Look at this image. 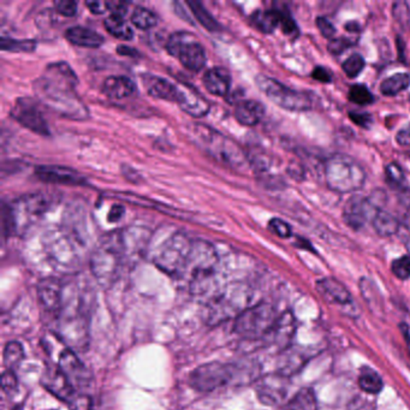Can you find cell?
<instances>
[{"mask_svg": "<svg viewBox=\"0 0 410 410\" xmlns=\"http://www.w3.org/2000/svg\"><path fill=\"white\" fill-rule=\"evenodd\" d=\"M36 175L38 179L54 184H84L86 179L77 171L70 167L57 165H43L36 167Z\"/></svg>", "mask_w": 410, "mask_h": 410, "instance_id": "16", "label": "cell"}, {"mask_svg": "<svg viewBox=\"0 0 410 410\" xmlns=\"http://www.w3.org/2000/svg\"><path fill=\"white\" fill-rule=\"evenodd\" d=\"M187 4L201 26H205L208 31H219V28H220L219 23L214 20L213 16L208 13V10L206 9L204 5L199 1H188Z\"/></svg>", "mask_w": 410, "mask_h": 410, "instance_id": "32", "label": "cell"}, {"mask_svg": "<svg viewBox=\"0 0 410 410\" xmlns=\"http://www.w3.org/2000/svg\"><path fill=\"white\" fill-rule=\"evenodd\" d=\"M195 134L201 144H204L214 157L218 158L222 162H230V164L241 162L238 149L223 135L204 126L197 127Z\"/></svg>", "mask_w": 410, "mask_h": 410, "instance_id": "12", "label": "cell"}, {"mask_svg": "<svg viewBox=\"0 0 410 410\" xmlns=\"http://www.w3.org/2000/svg\"><path fill=\"white\" fill-rule=\"evenodd\" d=\"M268 227H270L271 231L280 238H289L290 236L293 235L290 225L280 218L271 219Z\"/></svg>", "mask_w": 410, "mask_h": 410, "instance_id": "41", "label": "cell"}, {"mask_svg": "<svg viewBox=\"0 0 410 410\" xmlns=\"http://www.w3.org/2000/svg\"><path fill=\"white\" fill-rule=\"evenodd\" d=\"M24 358V349L20 342L13 340L5 345L4 353H3V360H4L5 366L8 370H11L17 367L20 363H22Z\"/></svg>", "mask_w": 410, "mask_h": 410, "instance_id": "34", "label": "cell"}, {"mask_svg": "<svg viewBox=\"0 0 410 410\" xmlns=\"http://www.w3.org/2000/svg\"><path fill=\"white\" fill-rule=\"evenodd\" d=\"M38 295L41 305L50 313H59L63 308V288L56 278H46L38 285Z\"/></svg>", "mask_w": 410, "mask_h": 410, "instance_id": "17", "label": "cell"}, {"mask_svg": "<svg viewBox=\"0 0 410 410\" xmlns=\"http://www.w3.org/2000/svg\"><path fill=\"white\" fill-rule=\"evenodd\" d=\"M118 53L123 54V56H135L136 51L134 48L128 47V46H119L118 47Z\"/></svg>", "mask_w": 410, "mask_h": 410, "instance_id": "56", "label": "cell"}, {"mask_svg": "<svg viewBox=\"0 0 410 410\" xmlns=\"http://www.w3.org/2000/svg\"><path fill=\"white\" fill-rule=\"evenodd\" d=\"M190 385L200 393H211L227 385H245L242 363H207L195 368L189 378Z\"/></svg>", "mask_w": 410, "mask_h": 410, "instance_id": "3", "label": "cell"}, {"mask_svg": "<svg viewBox=\"0 0 410 410\" xmlns=\"http://www.w3.org/2000/svg\"><path fill=\"white\" fill-rule=\"evenodd\" d=\"M102 91L111 99L121 100L135 92V83L127 76H109L104 81Z\"/></svg>", "mask_w": 410, "mask_h": 410, "instance_id": "25", "label": "cell"}, {"mask_svg": "<svg viewBox=\"0 0 410 410\" xmlns=\"http://www.w3.org/2000/svg\"><path fill=\"white\" fill-rule=\"evenodd\" d=\"M295 328H296L295 318L291 313L287 312V313L280 315L275 323V328H272V331L267 337H270V342H272V344L285 349L295 335Z\"/></svg>", "mask_w": 410, "mask_h": 410, "instance_id": "21", "label": "cell"}, {"mask_svg": "<svg viewBox=\"0 0 410 410\" xmlns=\"http://www.w3.org/2000/svg\"><path fill=\"white\" fill-rule=\"evenodd\" d=\"M58 368L66 375V379L70 381L76 391L79 388H86L92 381V375L83 365L82 361L77 358V355L70 349L61 351L58 361Z\"/></svg>", "mask_w": 410, "mask_h": 410, "instance_id": "14", "label": "cell"}, {"mask_svg": "<svg viewBox=\"0 0 410 410\" xmlns=\"http://www.w3.org/2000/svg\"><path fill=\"white\" fill-rule=\"evenodd\" d=\"M320 296L333 305H349L353 301L348 289L335 278H323L317 283Z\"/></svg>", "mask_w": 410, "mask_h": 410, "instance_id": "19", "label": "cell"}, {"mask_svg": "<svg viewBox=\"0 0 410 410\" xmlns=\"http://www.w3.org/2000/svg\"><path fill=\"white\" fill-rule=\"evenodd\" d=\"M142 82L146 86L149 94H151L153 98L166 101H175V102L177 101L179 87L170 81L158 76L146 75L142 76Z\"/></svg>", "mask_w": 410, "mask_h": 410, "instance_id": "20", "label": "cell"}, {"mask_svg": "<svg viewBox=\"0 0 410 410\" xmlns=\"http://www.w3.org/2000/svg\"><path fill=\"white\" fill-rule=\"evenodd\" d=\"M255 82L258 84L259 89L270 99L275 105L282 109L295 112H302L313 109V99L307 93L298 92L295 89L284 86L277 79L258 75Z\"/></svg>", "mask_w": 410, "mask_h": 410, "instance_id": "6", "label": "cell"}, {"mask_svg": "<svg viewBox=\"0 0 410 410\" xmlns=\"http://www.w3.org/2000/svg\"><path fill=\"white\" fill-rule=\"evenodd\" d=\"M349 117L358 127L367 128L372 122V117L367 114H358V112H350Z\"/></svg>", "mask_w": 410, "mask_h": 410, "instance_id": "49", "label": "cell"}, {"mask_svg": "<svg viewBox=\"0 0 410 410\" xmlns=\"http://www.w3.org/2000/svg\"><path fill=\"white\" fill-rule=\"evenodd\" d=\"M104 26L106 31L117 39L131 40L134 36V31L131 29V26L126 22V20L122 16L111 13L109 17L106 18Z\"/></svg>", "mask_w": 410, "mask_h": 410, "instance_id": "29", "label": "cell"}, {"mask_svg": "<svg viewBox=\"0 0 410 410\" xmlns=\"http://www.w3.org/2000/svg\"><path fill=\"white\" fill-rule=\"evenodd\" d=\"M358 386L361 388L363 393L370 395H377L383 390V379L372 368H363L360 377H358Z\"/></svg>", "mask_w": 410, "mask_h": 410, "instance_id": "31", "label": "cell"}, {"mask_svg": "<svg viewBox=\"0 0 410 410\" xmlns=\"http://www.w3.org/2000/svg\"><path fill=\"white\" fill-rule=\"evenodd\" d=\"M349 100L356 105H370L373 101V94L363 84H354L349 89Z\"/></svg>", "mask_w": 410, "mask_h": 410, "instance_id": "36", "label": "cell"}, {"mask_svg": "<svg viewBox=\"0 0 410 410\" xmlns=\"http://www.w3.org/2000/svg\"><path fill=\"white\" fill-rule=\"evenodd\" d=\"M41 383L53 396L59 398L61 401L66 402L68 404L79 393H76L74 386L66 379V375L61 373L59 368H47L43 375Z\"/></svg>", "mask_w": 410, "mask_h": 410, "instance_id": "15", "label": "cell"}, {"mask_svg": "<svg viewBox=\"0 0 410 410\" xmlns=\"http://www.w3.org/2000/svg\"><path fill=\"white\" fill-rule=\"evenodd\" d=\"M317 26H318L319 31L323 34L324 38L332 40L333 36H336V28L328 21L326 17H318L317 20Z\"/></svg>", "mask_w": 410, "mask_h": 410, "instance_id": "46", "label": "cell"}, {"mask_svg": "<svg viewBox=\"0 0 410 410\" xmlns=\"http://www.w3.org/2000/svg\"><path fill=\"white\" fill-rule=\"evenodd\" d=\"M312 77L317 79L319 82L328 83L331 82L332 76L325 68L323 66H317L313 73H312Z\"/></svg>", "mask_w": 410, "mask_h": 410, "instance_id": "50", "label": "cell"}, {"mask_svg": "<svg viewBox=\"0 0 410 410\" xmlns=\"http://www.w3.org/2000/svg\"><path fill=\"white\" fill-rule=\"evenodd\" d=\"M372 225L374 227L375 232L381 237H390L397 234L400 229V222L393 214L379 211L375 214L374 218L372 220Z\"/></svg>", "mask_w": 410, "mask_h": 410, "instance_id": "27", "label": "cell"}, {"mask_svg": "<svg viewBox=\"0 0 410 410\" xmlns=\"http://www.w3.org/2000/svg\"><path fill=\"white\" fill-rule=\"evenodd\" d=\"M13 410H23L21 407H15Z\"/></svg>", "mask_w": 410, "mask_h": 410, "instance_id": "58", "label": "cell"}, {"mask_svg": "<svg viewBox=\"0 0 410 410\" xmlns=\"http://www.w3.org/2000/svg\"><path fill=\"white\" fill-rule=\"evenodd\" d=\"M391 271L400 280H408L410 277V257L396 259L391 265Z\"/></svg>", "mask_w": 410, "mask_h": 410, "instance_id": "40", "label": "cell"}, {"mask_svg": "<svg viewBox=\"0 0 410 410\" xmlns=\"http://www.w3.org/2000/svg\"><path fill=\"white\" fill-rule=\"evenodd\" d=\"M11 117L21 126L43 136L51 135L47 122L39 106L29 98H20L11 109Z\"/></svg>", "mask_w": 410, "mask_h": 410, "instance_id": "11", "label": "cell"}, {"mask_svg": "<svg viewBox=\"0 0 410 410\" xmlns=\"http://www.w3.org/2000/svg\"><path fill=\"white\" fill-rule=\"evenodd\" d=\"M400 200H401L402 205L406 206L407 208L410 210V188L402 192Z\"/></svg>", "mask_w": 410, "mask_h": 410, "instance_id": "55", "label": "cell"}, {"mask_svg": "<svg viewBox=\"0 0 410 410\" xmlns=\"http://www.w3.org/2000/svg\"><path fill=\"white\" fill-rule=\"evenodd\" d=\"M354 43L348 38H338V39L330 40L328 43V51L333 54H340L345 52L348 48L353 46Z\"/></svg>", "mask_w": 410, "mask_h": 410, "instance_id": "44", "label": "cell"}, {"mask_svg": "<svg viewBox=\"0 0 410 410\" xmlns=\"http://www.w3.org/2000/svg\"><path fill=\"white\" fill-rule=\"evenodd\" d=\"M347 410H374V407L371 402L358 398L356 401H354Z\"/></svg>", "mask_w": 410, "mask_h": 410, "instance_id": "51", "label": "cell"}, {"mask_svg": "<svg viewBox=\"0 0 410 410\" xmlns=\"http://www.w3.org/2000/svg\"><path fill=\"white\" fill-rule=\"evenodd\" d=\"M215 265L217 257L210 245L204 242L192 243V253L184 275H188L190 291L194 295L205 296L211 291L217 294L214 290Z\"/></svg>", "mask_w": 410, "mask_h": 410, "instance_id": "2", "label": "cell"}, {"mask_svg": "<svg viewBox=\"0 0 410 410\" xmlns=\"http://www.w3.org/2000/svg\"><path fill=\"white\" fill-rule=\"evenodd\" d=\"M128 5L122 1H106V8L109 10L114 15L118 16H124L127 13Z\"/></svg>", "mask_w": 410, "mask_h": 410, "instance_id": "48", "label": "cell"}, {"mask_svg": "<svg viewBox=\"0 0 410 410\" xmlns=\"http://www.w3.org/2000/svg\"><path fill=\"white\" fill-rule=\"evenodd\" d=\"M384 194L381 192L380 197ZM380 197L375 199V195L372 197H363L355 194L347 201L343 212V218L345 223L348 224L354 230H360L365 227L368 222L373 220L375 214L380 211Z\"/></svg>", "mask_w": 410, "mask_h": 410, "instance_id": "10", "label": "cell"}, {"mask_svg": "<svg viewBox=\"0 0 410 410\" xmlns=\"http://www.w3.org/2000/svg\"><path fill=\"white\" fill-rule=\"evenodd\" d=\"M54 6L58 13L66 17H73L77 13V3L73 0H59L54 3Z\"/></svg>", "mask_w": 410, "mask_h": 410, "instance_id": "43", "label": "cell"}, {"mask_svg": "<svg viewBox=\"0 0 410 410\" xmlns=\"http://www.w3.org/2000/svg\"><path fill=\"white\" fill-rule=\"evenodd\" d=\"M393 15L396 22L406 29L410 23V8L406 1H397L393 4Z\"/></svg>", "mask_w": 410, "mask_h": 410, "instance_id": "38", "label": "cell"}, {"mask_svg": "<svg viewBox=\"0 0 410 410\" xmlns=\"http://www.w3.org/2000/svg\"><path fill=\"white\" fill-rule=\"evenodd\" d=\"M166 50L171 56L179 58L188 70L197 73L206 66L207 56L205 48L200 43H197V38L190 33H174L166 43Z\"/></svg>", "mask_w": 410, "mask_h": 410, "instance_id": "7", "label": "cell"}, {"mask_svg": "<svg viewBox=\"0 0 410 410\" xmlns=\"http://www.w3.org/2000/svg\"><path fill=\"white\" fill-rule=\"evenodd\" d=\"M69 407L71 410H91L92 409V398L87 395L77 393L74 400L69 403Z\"/></svg>", "mask_w": 410, "mask_h": 410, "instance_id": "45", "label": "cell"}, {"mask_svg": "<svg viewBox=\"0 0 410 410\" xmlns=\"http://www.w3.org/2000/svg\"><path fill=\"white\" fill-rule=\"evenodd\" d=\"M1 48L10 52H31L36 47L34 40H15L11 38H1Z\"/></svg>", "mask_w": 410, "mask_h": 410, "instance_id": "35", "label": "cell"}, {"mask_svg": "<svg viewBox=\"0 0 410 410\" xmlns=\"http://www.w3.org/2000/svg\"><path fill=\"white\" fill-rule=\"evenodd\" d=\"M86 6H87L88 9L91 10L93 13H98V15L105 13V10L107 9V8H106V3H100V1H87V3H86Z\"/></svg>", "mask_w": 410, "mask_h": 410, "instance_id": "54", "label": "cell"}, {"mask_svg": "<svg viewBox=\"0 0 410 410\" xmlns=\"http://www.w3.org/2000/svg\"><path fill=\"white\" fill-rule=\"evenodd\" d=\"M396 140L401 146H410V127L404 128L401 131H398Z\"/></svg>", "mask_w": 410, "mask_h": 410, "instance_id": "53", "label": "cell"}, {"mask_svg": "<svg viewBox=\"0 0 410 410\" xmlns=\"http://www.w3.org/2000/svg\"><path fill=\"white\" fill-rule=\"evenodd\" d=\"M325 179L333 192L348 194L358 192L363 187L366 172L353 158L336 154L325 164Z\"/></svg>", "mask_w": 410, "mask_h": 410, "instance_id": "4", "label": "cell"}, {"mask_svg": "<svg viewBox=\"0 0 410 410\" xmlns=\"http://www.w3.org/2000/svg\"><path fill=\"white\" fill-rule=\"evenodd\" d=\"M282 410H318V402L312 388H301Z\"/></svg>", "mask_w": 410, "mask_h": 410, "instance_id": "26", "label": "cell"}, {"mask_svg": "<svg viewBox=\"0 0 410 410\" xmlns=\"http://www.w3.org/2000/svg\"><path fill=\"white\" fill-rule=\"evenodd\" d=\"M204 84L213 96H227L231 87V76L223 68H213L204 75Z\"/></svg>", "mask_w": 410, "mask_h": 410, "instance_id": "22", "label": "cell"}, {"mask_svg": "<svg viewBox=\"0 0 410 410\" xmlns=\"http://www.w3.org/2000/svg\"><path fill=\"white\" fill-rule=\"evenodd\" d=\"M131 23L142 31L151 29L158 24V16L147 8L137 6L131 15Z\"/></svg>", "mask_w": 410, "mask_h": 410, "instance_id": "33", "label": "cell"}, {"mask_svg": "<svg viewBox=\"0 0 410 410\" xmlns=\"http://www.w3.org/2000/svg\"><path fill=\"white\" fill-rule=\"evenodd\" d=\"M280 317L270 303H258L245 308L235 320L234 330L238 336L248 340L266 338Z\"/></svg>", "mask_w": 410, "mask_h": 410, "instance_id": "5", "label": "cell"}, {"mask_svg": "<svg viewBox=\"0 0 410 410\" xmlns=\"http://www.w3.org/2000/svg\"><path fill=\"white\" fill-rule=\"evenodd\" d=\"M66 38L71 44L79 47L98 48L104 44V36L98 31H92L86 26H71L66 31Z\"/></svg>", "mask_w": 410, "mask_h": 410, "instance_id": "24", "label": "cell"}, {"mask_svg": "<svg viewBox=\"0 0 410 410\" xmlns=\"http://www.w3.org/2000/svg\"><path fill=\"white\" fill-rule=\"evenodd\" d=\"M289 388L288 375L282 372L267 374L257 380L259 401L266 406H277L287 397Z\"/></svg>", "mask_w": 410, "mask_h": 410, "instance_id": "13", "label": "cell"}, {"mask_svg": "<svg viewBox=\"0 0 410 410\" xmlns=\"http://www.w3.org/2000/svg\"><path fill=\"white\" fill-rule=\"evenodd\" d=\"M385 174H386V179H388V183L393 184L395 187H400L406 179V176H404V172L402 170L401 166L397 165L396 162L388 164L386 169H385Z\"/></svg>", "mask_w": 410, "mask_h": 410, "instance_id": "39", "label": "cell"}, {"mask_svg": "<svg viewBox=\"0 0 410 410\" xmlns=\"http://www.w3.org/2000/svg\"><path fill=\"white\" fill-rule=\"evenodd\" d=\"M365 64H366V63H365V58H363L361 54L355 53V54L350 56L348 59H345V61H343L342 68H343V70H344V73L348 77H350V79H355V77H358V75L363 73Z\"/></svg>", "mask_w": 410, "mask_h": 410, "instance_id": "37", "label": "cell"}, {"mask_svg": "<svg viewBox=\"0 0 410 410\" xmlns=\"http://www.w3.org/2000/svg\"><path fill=\"white\" fill-rule=\"evenodd\" d=\"M1 388L8 395L16 393L18 388V379L16 374L11 370L5 371L1 375Z\"/></svg>", "mask_w": 410, "mask_h": 410, "instance_id": "42", "label": "cell"}, {"mask_svg": "<svg viewBox=\"0 0 410 410\" xmlns=\"http://www.w3.org/2000/svg\"><path fill=\"white\" fill-rule=\"evenodd\" d=\"M410 86V75L400 73L390 76L380 84V91L386 96H395Z\"/></svg>", "mask_w": 410, "mask_h": 410, "instance_id": "30", "label": "cell"}, {"mask_svg": "<svg viewBox=\"0 0 410 410\" xmlns=\"http://www.w3.org/2000/svg\"><path fill=\"white\" fill-rule=\"evenodd\" d=\"M280 26L283 28L284 33L288 36H294L297 33L296 23L288 13L280 11Z\"/></svg>", "mask_w": 410, "mask_h": 410, "instance_id": "47", "label": "cell"}, {"mask_svg": "<svg viewBox=\"0 0 410 410\" xmlns=\"http://www.w3.org/2000/svg\"><path fill=\"white\" fill-rule=\"evenodd\" d=\"M252 22L262 33H272L277 26H280V11H257L252 16Z\"/></svg>", "mask_w": 410, "mask_h": 410, "instance_id": "28", "label": "cell"}, {"mask_svg": "<svg viewBox=\"0 0 410 410\" xmlns=\"http://www.w3.org/2000/svg\"><path fill=\"white\" fill-rule=\"evenodd\" d=\"M123 214H124V208L121 205H116L109 210V222L114 223V222H118L119 219L122 218Z\"/></svg>", "mask_w": 410, "mask_h": 410, "instance_id": "52", "label": "cell"}, {"mask_svg": "<svg viewBox=\"0 0 410 410\" xmlns=\"http://www.w3.org/2000/svg\"><path fill=\"white\" fill-rule=\"evenodd\" d=\"M242 295L236 289H223L220 293L214 294L206 308V319L211 325L223 323L227 319L238 315L245 310L241 308Z\"/></svg>", "mask_w": 410, "mask_h": 410, "instance_id": "9", "label": "cell"}, {"mask_svg": "<svg viewBox=\"0 0 410 410\" xmlns=\"http://www.w3.org/2000/svg\"><path fill=\"white\" fill-rule=\"evenodd\" d=\"M265 116L262 104L255 100H242L236 105L235 118L237 122L245 127H253L261 122Z\"/></svg>", "mask_w": 410, "mask_h": 410, "instance_id": "23", "label": "cell"}, {"mask_svg": "<svg viewBox=\"0 0 410 410\" xmlns=\"http://www.w3.org/2000/svg\"><path fill=\"white\" fill-rule=\"evenodd\" d=\"M77 82V76L70 66L59 61L46 68L45 74L36 81L34 89L41 101L57 114L84 119L88 117V109L75 93Z\"/></svg>", "mask_w": 410, "mask_h": 410, "instance_id": "1", "label": "cell"}, {"mask_svg": "<svg viewBox=\"0 0 410 410\" xmlns=\"http://www.w3.org/2000/svg\"><path fill=\"white\" fill-rule=\"evenodd\" d=\"M407 248H408V250H409V253H410V238L409 240L407 241Z\"/></svg>", "mask_w": 410, "mask_h": 410, "instance_id": "57", "label": "cell"}, {"mask_svg": "<svg viewBox=\"0 0 410 410\" xmlns=\"http://www.w3.org/2000/svg\"><path fill=\"white\" fill-rule=\"evenodd\" d=\"M192 243L184 235H175L162 245L154 262L167 275L179 277L187 268L189 257L192 253Z\"/></svg>", "mask_w": 410, "mask_h": 410, "instance_id": "8", "label": "cell"}, {"mask_svg": "<svg viewBox=\"0 0 410 410\" xmlns=\"http://www.w3.org/2000/svg\"><path fill=\"white\" fill-rule=\"evenodd\" d=\"M179 87V98L176 102L181 106L184 112H187L192 117H204L210 111V104L195 89L185 86Z\"/></svg>", "mask_w": 410, "mask_h": 410, "instance_id": "18", "label": "cell"}]
</instances>
